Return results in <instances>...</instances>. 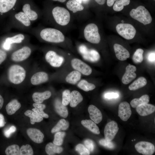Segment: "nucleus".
I'll list each match as a JSON object with an SVG mask.
<instances>
[{"label":"nucleus","mask_w":155,"mask_h":155,"mask_svg":"<svg viewBox=\"0 0 155 155\" xmlns=\"http://www.w3.org/2000/svg\"><path fill=\"white\" fill-rule=\"evenodd\" d=\"M36 38L45 41L58 43L64 41L65 37L59 30L56 29L46 28H41L39 27L32 28L28 32Z\"/></svg>","instance_id":"obj_1"},{"label":"nucleus","mask_w":155,"mask_h":155,"mask_svg":"<svg viewBox=\"0 0 155 155\" xmlns=\"http://www.w3.org/2000/svg\"><path fill=\"white\" fill-rule=\"evenodd\" d=\"M10 28L28 32L32 28V22L22 11L9 14Z\"/></svg>","instance_id":"obj_2"},{"label":"nucleus","mask_w":155,"mask_h":155,"mask_svg":"<svg viewBox=\"0 0 155 155\" xmlns=\"http://www.w3.org/2000/svg\"><path fill=\"white\" fill-rule=\"evenodd\" d=\"M29 35L22 33H12L5 38L2 44L4 50L9 51L13 45L20 44L29 39Z\"/></svg>","instance_id":"obj_3"},{"label":"nucleus","mask_w":155,"mask_h":155,"mask_svg":"<svg viewBox=\"0 0 155 155\" xmlns=\"http://www.w3.org/2000/svg\"><path fill=\"white\" fill-rule=\"evenodd\" d=\"M129 14L132 18L144 25L149 24L152 21V18L150 13L143 6L140 5L135 9H132Z\"/></svg>","instance_id":"obj_4"},{"label":"nucleus","mask_w":155,"mask_h":155,"mask_svg":"<svg viewBox=\"0 0 155 155\" xmlns=\"http://www.w3.org/2000/svg\"><path fill=\"white\" fill-rule=\"evenodd\" d=\"M8 75L9 80L11 82L14 84H19L24 80L26 76V71L21 66L14 65L9 68Z\"/></svg>","instance_id":"obj_5"},{"label":"nucleus","mask_w":155,"mask_h":155,"mask_svg":"<svg viewBox=\"0 0 155 155\" xmlns=\"http://www.w3.org/2000/svg\"><path fill=\"white\" fill-rule=\"evenodd\" d=\"M51 13L54 21L60 25H66L70 21V14L65 8L59 6L55 7L52 10Z\"/></svg>","instance_id":"obj_6"},{"label":"nucleus","mask_w":155,"mask_h":155,"mask_svg":"<svg viewBox=\"0 0 155 155\" xmlns=\"http://www.w3.org/2000/svg\"><path fill=\"white\" fill-rule=\"evenodd\" d=\"M85 38L88 41L93 44H98L100 40V36L97 26L94 23L88 24L84 30Z\"/></svg>","instance_id":"obj_7"},{"label":"nucleus","mask_w":155,"mask_h":155,"mask_svg":"<svg viewBox=\"0 0 155 155\" xmlns=\"http://www.w3.org/2000/svg\"><path fill=\"white\" fill-rule=\"evenodd\" d=\"M116 30L119 34L127 40L133 38L136 33V30L134 27L129 24H118L116 26Z\"/></svg>","instance_id":"obj_8"},{"label":"nucleus","mask_w":155,"mask_h":155,"mask_svg":"<svg viewBox=\"0 0 155 155\" xmlns=\"http://www.w3.org/2000/svg\"><path fill=\"white\" fill-rule=\"evenodd\" d=\"M78 50L83 58L86 60L96 62L100 59V55L96 51L93 49H89L85 45L80 46Z\"/></svg>","instance_id":"obj_9"},{"label":"nucleus","mask_w":155,"mask_h":155,"mask_svg":"<svg viewBox=\"0 0 155 155\" xmlns=\"http://www.w3.org/2000/svg\"><path fill=\"white\" fill-rule=\"evenodd\" d=\"M32 52L31 47L28 46H24L12 53L11 55V59L15 62L23 61L30 57Z\"/></svg>","instance_id":"obj_10"},{"label":"nucleus","mask_w":155,"mask_h":155,"mask_svg":"<svg viewBox=\"0 0 155 155\" xmlns=\"http://www.w3.org/2000/svg\"><path fill=\"white\" fill-rule=\"evenodd\" d=\"M135 147L138 152L144 155H152L155 151L154 145L148 142H139L135 145Z\"/></svg>","instance_id":"obj_11"},{"label":"nucleus","mask_w":155,"mask_h":155,"mask_svg":"<svg viewBox=\"0 0 155 155\" xmlns=\"http://www.w3.org/2000/svg\"><path fill=\"white\" fill-rule=\"evenodd\" d=\"M72 67L76 70L86 75H90L92 71L91 67L80 60L77 58L71 61Z\"/></svg>","instance_id":"obj_12"},{"label":"nucleus","mask_w":155,"mask_h":155,"mask_svg":"<svg viewBox=\"0 0 155 155\" xmlns=\"http://www.w3.org/2000/svg\"><path fill=\"white\" fill-rule=\"evenodd\" d=\"M45 59L51 66L54 67H60L64 61L63 57L52 50L49 51L46 53Z\"/></svg>","instance_id":"obj_13"},{"label":"nucleus","mask_w":155,"mask_h":155,"mask_svg":"<svg viewBox=\"0 0 155 155\" xmlns=\"http://www.w3.org/2000/svg\"><path fill=\"white\" fill-rule=\"evenodd\" d=\"M119 129L117 123L114 121L108 123L106 125L104 130L105 139L111 141L114 138Z\"/></svg>","instance_id":"obj_14"},{"label":"nucleus","mask_w":155,"mask_h":155,"mask_svg":"<svg viewBox=\"0 0 155 155\" xmlns=\"http://www.w3.org/2000/svg\"><path fill=\"white\" fill-rule=\"evenodd\" d=\"M32 22L38 20L40 17V12L36 9L32 7L29 3H26L23 5L22 11Z\"/></svg>","instance_id":"obj_15"},{"label":"nucleus","mask_w":155,"mask_h":155,"mask_svg":"<svg viewBox=\"0 0 155 155\" xmlns=\"http://www.w3.org/2000/svg\"><path fill=\"white\" fill-rule=\"evenodd\" d=\"M18 0H1L0 1V13H9L16 11L17 8L15 6Z\"/></svg>","instance_id":"obj_16"},{"label":"nucleus","mask_w":155,"mask_h":155,"mask_svg":"<svg viewBox=\"0 0 155 155\" xmlns=\"http://www.w3.org/2000/svg\"><path fill=\"white\" fill-rule=\"evenodd\" d=\"M131 111L129 104L124 101L121 103L119 105L118 116L123 121H127L130 117Z\"/></svg>","instance_id":"obj_17"},{"label":"nucleus","mask_w":155,"mask_h":155,"mask_svg":"<svg viewBox=\"0 0 155 155\" xmlns=\"http://www.w3.org/2000/svg\"><path fill=\"white\" fill-rule=\"evenodd\" d=\"M136 70L135 66L129 64L126 67L125 72L122 77V82L125 84H127L134 79L136 77L135 72Z\"/></svg>","instance_id":"obj_18"},{"label":"nucleus","mask_w":155,"mask_h":155,"mask_svg":"<svg viewBox=\"0 0 155 155\" xmlns=\"http://www.w3.org/2000/svg\"><path fill=\"white\" fill-rule=\"evenodd\" d=\"M26 132L30 138L35 143L39 144L43 142L44 135L39 129L29 128L27 129Z\"/></svg>","instance_id":"obj_19"},{"label":"nucleus","mask_w":155,"mask_h":155,"mask_svg":"<svg viewBox=\"0 0 155 155\" xmlns=\"http://www.w3.org/2000/svg\"><path fill=\"white\" fill-rule=\"evenodd\" d=\"M135 108L137 112L142 116H145L151 114L155 111V106L148 103L140 104Z\"/></svg>","instance_id":"obj_20"},{"label":"nucleus","mask_w":155,"mask_h":155,"mask_svg":"<svg viewBox=\"0 0 155 155\" xmlns=\"http://www.w3.org/2000/svg\"><path fill=\"white\" fill-rule=\"evenodd\" d=\"M117 58L120 61H125L130 57L129 51L122 46L118 44H115L113 46Z\"/></svg>","instance_id":"obj_21"},{"label":"nucleus","mask_w":155,"mask_h":155,"mask_svg":"<svg viewBox=\"0 0 155 155\" xmlns=\"http://www.w3.org/2000/svg\"><path fill=\"white\" fill-rule=\"evenodd\" d=\"M90 119L96 124L99 123L102 119V115L100 111L93 105H90L88 108Z\"/></svg>","instance_id":"obj_22"},{"label":"nucleus","mask_w":155,"mask_h":155,"mask_svg":"<svg viewBox=\"0 0 155 155\" xmlns=\"http://www.w3.org/2000/svg\"><path fill=\"white\" fill-rule=\"evenodd\" d=\"M49 79L48 75L44 72H39L34 74L31 78V84L37 85L47 82Z\"/></svg>","instance_id":"obj_23"},{"label":"nucleus","mask_w":155,"mask_h":155,"mask_svg":"<svg viewBox=\"0 0 155 155\" xmlns=\"http://www.w3.org/2000/svg\"><path fill=\"white\" fill-rule=\"evenodd\" d=\"M51 95V92L49 91L42 92H35L32 94V98L35 103L41 104L44 100L49 98Z\"/></svg>","instance_id":"obj_24"},{"label":"nucleus","mask_w":155,"mask_h":155,"mask_svg":"<svg viewBox=\"0 0 155 155\" xmlns=\"http://www.w3.org/2000/svg\"><path fill=\"white\" fill-rule=\"evenodd\" d=\"M54 107L56 112L61 116L66 118L68 115V111L65 106L63 105L59 99H56L54 102Z\"/></svg>","instance_id":"obj_25"},{"label":"nucleus","mask_w":155,"mask_h":155,"mask_svg":"<svg viewBox=\"0 0 155 155\" xmlns=\"http://www.w3.org/2000/svg\"><path fill=\"white\" fill-rule=\"evenodd\" d=\"M21 107V104L16 99L8 103L6 106V110L8 115H11L14 114Z\"/></svg>","instance_id":"obj_26"},{"label":"nucleus","mask_w":155,"mask_h":155,"mask_svg":"<svg viewBox=\"0 0 155 155\" xmlns=\"http://www.w3.org/2000/svg\"><path fill=\"white\" fill-rule=\"evenodd\" d=\"M82 125L88 129L93 133L99 134L100 133L99 129L96 123L91 120H82L81 121Z\"/></svg>","instance_id":"obj_27"},{"label":"nucleus","mask_w":155,"mask_h":155,"mask_svg":"<svg viewBox=\"0 0 155 155\" xmlns=\"http://www.w3.org/2000/svg\"><path fill=\"white\" fill-rule=\"evenodd\" d=\"M45 150L47 154L53 155L56 153L59 154L61 153L63 151V148L59 146L50 142L46 146Z\"/></svg>","instance_id":"obj_28"},{"label":"nucleus","mask_w":155,"mask_h":155,"mask_svg":"<svg viewBox=\"0 0 155 155\" xmlns=\"http://www.w3.org/2000/svg\"><path fill=\"white\" fill-rule=\"evenodd\" d=\"M83 100V98L81 94L78 91L74 90L71 93L70 106L72 107L76 106Z\"/></svg>","instance_id":"obj_29"},{"label":"nucleus","mask_w":155,"mask_h":155,"mask_svg":"<svg viewBox=\"0 0 155 155\" xmlns=\"http://www.w3.org/2000/svg\"><path fill=\"white\" fill-rule=\"evenodd\" d=\"M147 83L146 79L144 77H141L135 80L129 86L131 90H135L145 86Z\"/></svg>","instance_id":"obj_30"},{"label":"nucleus","mask_w":155,"mask_h":155,"mask_svg":"<svg viewBox=\"0 0 155 155\" xmlns=\"http://www.w3.org/2000/svg\"><path fill=\"white\" fill-rule=\"evenodd\" d=\"M66 5L67 8L73 13L82 11L84 9L83 5L75 0L68 1Z\"/></svg>","instance_id":"obj_31"},{"label":"nucleus","mask_w":155,"mask_h":155,"mask_svg":"<svg viewBox=\"0 0 155 155\" xmlns=\"http://www.w3.org/2000/svg\"><path fill=\"white\" fill-rule=\"evenodd\" d=\"M81 73L77 71H73L69 74L65 78L68 83L73 84H76L80 79Z\"/></svg>","instance_id":"obj_32"},{"label":"nucleus","mask_w":155,"mask_h":155,"mask_svg":"<svg viewBox=\"0 0 155 155\" xmlns=\"http://www.w3.org/2000/svg\"><path fill=\"white\" fill-rule=\"evenodd\" d=\"M24 115L30 119V123L34 124L36 122H40L43 120V117L40 115L30 110H27L24 113Z\"/></svg>","instance_id":"obj_33"},{"label":"nucleus","mask_w":155,"mask_h":155,"mask_svg":"<svg viewBox=\"0 0 155 155\" xmlns=\"http://www.w3.org/2000/svg\"><path fill=\"white\" fill-rule=\"evenodd\" d=\"M150 101V97L148 95L145 94L139 98H135L132 100L130 102L132 107L135 108L139 105L145 103H148Z\"/></svg>","instance_id":"obj_34"},{"label":"nucleus","mask_w":155,"mask_h":155,"mask_svg":"<svg viewBox=\"0 0 155 155\" xmlns=\"http://www.w3.org/2000/svg\"><path fill=\"white\" fill-rule=\"evenodd\" d=\"M69 126V123L64 119L60 120L57 124L51 129V132L54 133L62 130H66Z\"/></svg>","instance_id":"obj_35"},{"label":"nucleus","mask_w":155,"mask_h":155,"mask_svg":"<svg viewBox=\"0 0 155 155\" xmlns=\"http://www.w3.org/2000/svg\"><path fill=\"white\" fill-rule=\"evenodd\" d=\"M34 108L32 109V110L38 114L42 117L47 118H49L48 115L43 111V110L46 108V106L44 104L39 103H34L33 104Z\"/></svg>","instance_id":"obj_36"},{"label":"nucleus","mask_w":155,"mask_h":155,"mask_svg":"<svg viewBox=\"0 0 155 155\" xmlns=\"http://www.w3.org/2000/svg\"><path fill=\"white\" fill-rule=\"evenodd\" d=\"M78 86L79 88L86 92L92 90L96 88L94 84L89 83L84 80H81L78 84Z\"/></svg>","instance_id":"obj_37"},{"label":"nucleus","mask_w":155,"mask_h":155,"mask_svg":"<svg viewBox=\"0 0 155 155\" xmlns=\"http://www.w3.org/2000/svg\"><path fill=\"white\" fill-rule=\"evenodd\" d=\"M130 2V0H116L113 6V10L117 11L122 10L124 6L128 5Z\"/></svg>","instance_id":"obj_38"},{"label":"nucleus","mask_w":155,"mask_h":155,"mask_svg":"<svg viewBox=\"0 0 155 155\" xmlns=\"http://www.w3.org/2000/svg\"><path fill=\"white\" fill-rule=\"evenodd\" d=\"M20 150V147L18 145L13 144L7 147L5 152L7 155H19Z\"/></svg>","instance_id":"obj_39"},{"label":"nucleus","mask_w":155,"mask_h":155,"mask_svg":"<svg viewBox=\"0 0 155 155\" xmlns=\"http://www.w3.org/2000/svg\"><path fill=\"white\" fill-rule=\"evenodd\" d=\"M143 53L144 51L141 49H138L136 50L132 57L133 60L135 63H140L143 61Z\"/></svg>","instance_id":"obj_40"},{"label":"nucleus","mask_w":155,"mask_h":155,"mask_svg":"<svg viewBox=\"0 0 155 155\" xmlns=\"http://www.w3.org/2000/svg\"><path fill=\"white\" fill-rule=\"evenodd\" d=\"M65 135V133L64 132H58L54 135L53 143L58 146L61 145L63 142L64 137Z\"/></svg>","instance_id":"obj_41"},{"label":"nucleus","mask_w":155,"mask_h":155,"mask_svg":"<svg viewBox=\"0 0 155 155\" xmlns=\"http://www.w3.org/2000/svg\"><path fill=\"white\" fill-rule=\"evenodd\" d=\"M33 149L29 144L23 145L20 149V155H33Z\"/></svg>","instance_id":"obj_42"},{"label":"nucleus","mask_w":155,"mask_h":155,"mask_svg":"<svg viewBox=\"0 0 155 155\" xmlns=\"http://www.w3.org/2000/svg\"><path fill=\"white\" fill-rule=\"evenodd\" d=\"M71 100V93L68 90H66L63 91L62 93V104L66 106L70 102Z\"/></svg>","instance_id":"obj_43"},{"label":"nucleus","mask_w":155,"mask_h":155,"mask_svg":"<svg viewBox=\"0 0 155 155\" xmlns=\"http://www.w3.org/2000/svg\"><path fill=\"white\" fill-rule=\"evenodd\" d=\"M75 150L81 155H89L90 152L83 144H79L75 147Z\"/></svg>","instance_id":"obj_44"},{"label":"nucleus","mask_w":155,"mask_h":155,"mask_svg":"<svg viewBox=\"0 0 155 155\" xmlns=\"http://www.w3.org/2000/svg\"><path fill=\"white\" fill-rule=\"evenodd\" d=\"M99 143L101 145L108 149H112L115 147V144L111 141H108L105 139L100 140Z\"/></svg>","instance_id":"obj_45"},{"label":"nucleus","mask_w":155,"mask_h":155,"mask_svg":"<svg viewBox=\"0 0 155 155\" xmlns=\"http://www.w3.org/2000/svg\"><path fill=\"white\" fill-rule=\"evenodd\" d=\"M84 144L85 146L90 152H92L93 151L95 147V144L92 140L89 139H86L84 141Z\"/></svg>","instance_id":"obj_46"},{"label":"nucleus","mask_w":155,"mask_h":155,"mask_svg":"<svg viewBox=\"0 0 155 155\" xmlns=\"http://www.w3.org/2000/svg\"><path fill=\"white\" fill-rule=\"evenodd\" d=\"M16 130V127L14 126H12L4 131V135L6 137L9 138L10 137L11 134L14 132Z\"/></svg>","instance_id":"obj_47"},{"label":"nucleus","mask_w":155,"mask_h":155,"mask_svg":"<svg viewBox=\"0 0 155 155\" xmlns=\"http://www.w3.org/2000/svg\"><path fill=\"white\" fill-rule=\"evenodd\" d=\"M119 97V94L116 93H108L105 94L104 97L106 98L110 99L116 98Z\"/></svg>","instance_id":"obj_48"},{"label":"nucleus","mask_w":155,"mask_h":155,"mask_svg":"<svg viewBox=\"0 0 155 155\" xmlns=\"http://www.w3.org/2000/svg\"><path fill=\"white\" fill-rule=\"evenodd\" d=\"M7 53L4 50L0 49V65L6 59Z\"/></svg>","instance_id":"obj_49"},{"label":"nucleus","mask_w":155,"mask_h":155,"mask_svg":"<svg viewBox=\"0 0 155 155\" xmlns=\"http://www.w3.org/2000/svg\"><path fill=\"white\" fill-rule=\"evenodd\" d=\"M5 123L3 116L0 113V127H3Z\"/></svg>","instance_id":"obj_50"},{"label":"nucleus","mask_w":155,"mask_h":155,"mask_svg":"<svg viewBox=\"0 0 155 155\" xmlns=\"http://www.w3.org/2000/svg\"><path fill=\"white\" fill-rule=\"evenodd\" d=\"M155 53H150L148 55V58L150 62H154L155 61Z\"/></svg>","instance_id":"obj_51"},{"label":"nucleus","mask_w":155,"mask_h":155,"mask_svg":"<svg viewBox=\"0 0 155 155\" xmlns=\"http://www.w3.org/2000/svg\"><path fill=\"white\" fill-rule=\"evenodd\" d=\"M115 0H107V4L109 7L112 6L114 4Z\"/></svg>","instance_id":"obj_52"},{"label":"nucleus","mask_w":155,"mask_h":155,"mask_svg":"<svg viewBox=\"0 0 155 155\" xmlns=\"http://www.w3.org/2000/svg\"><path fill=\"white\" fill-rule=\"evenodd\" d=\"M95 1L100 5L104 4L106 1V0H95Z\"/></svg>","instance_id":"obj_53"},{"label":"nucleus","mask_w":155,"mask_h":155,"mask_svg":"<svg viewBox=\"0 0 155 155\" xmlns=\"http://www.w3.org/2000/svg\"><path fill=\"white\" fill-rule=\"evenodd\" d=\"M4 102V100L2 96L0 95V110L2 108Z\"/></svg>","instance_id":"obj_54"},{"label":"nucleus","mask_w":155,"mask_h":155,"mask_svg":"<svg viewBox=\"0 0 155 155\" xmlns=\"http://www.w3.org/2000/svg\"><path fill=\"white\" fill-rule=\"evenodd\" d=\"M53 1H58L61 2H65L66 0H52Z\"/></svg>","instance_id":"obj_55"},{"label":"nucleus","mask_w":155,"mask_h":155,"mask_svg":"<svg viewBox=\"0 0 155 155\" xmlns=\"http://www.w3.org/2000/svg\"><path fill=\"white\" fill-rule=\"evenodd\" d=\"M75 0L80 4L82 3V0Z\"/></svg>","instance_id":"obj_56"},{"label":"nucleus","mask_w":155,"mask_h":155,"mask_svg":"<svg viewBox=\"0 0 155 155\" xmlns=\"http://www.w3.org/2000/svg\"><path fill=\"white\" fill-rule=\"evenodd\" d=\"M88 0H82V1H83L84 2H86L88 1Z\"/></svg>","instance_id":"obj_57"},{"label":"nucleus","mask_w":155,"mask_h":155,"mask_svg":"<svg viewBox=\"0 0 155 155\" xmlns=\"http://www.w3.org/2000/svg\"><path fill=\"white\" fill-rule=\"evenodd\" d=\"M121 22H122V23H123V22H124V21L123 20H122L121 21Z\"/></svg>","instance_id":"obj_58"},{"label":"nucleus","mask_w":155,"mask_h":155,"mask_svg":"<svg viewBox=\"0 0 155 155\" xmlns=\"http://www.w3.org/2000/svg\"><path fill=\"white\" fill-rule=\"evenodd\" d=\"M131 141H133V140H132Z\"/></svg>","instance_id":"obj_59"},{"label":"nucleus","mask_w":155,"mask_h":155,"mask_svg":"<svg viewBox=\"0 0 155 155\" xmlns=\"http://www.w3.org/2000/svg\"><path fill=\"white\" fill-rule=\"evenodd\" d=\"M135 139H134V141H135Z\"/></svg>","instance_id":"obj_60"},{"label":"nucleus","mask_w":155,"mask_h":155,"mask_svg":"<svg viewBox=\"0 0 155 155\" xmlns=\"http://www.w3.org/2000/svg\"><path fill=\"white\" fill-rule=\"evenodd\" d=\"M115 0V1H116V0Z\"/></svg>","instance_id":"obj_61"},{"label":"nucleus","mask_w":155,"mask_h":155,"mask_svg":"<svg viewBox=\"0 0 155 155\" xmlns=\"http://www.w3.org/2000/svg\"><path fill=\"white\" fill-rule=\"evenodd\" d=\"M1 0H0V1Z\"/></svg>","instance_id":"obj_62"},{"label":"nucleus","mask_w":155,"mask_h":155,"mask_svg":"<svg viewBox=\"0 0 155 155\" xmlns=\"http://www.w3.org/2000/svg\"></svg>","instance_id":"obj_63"}]
</instances>
